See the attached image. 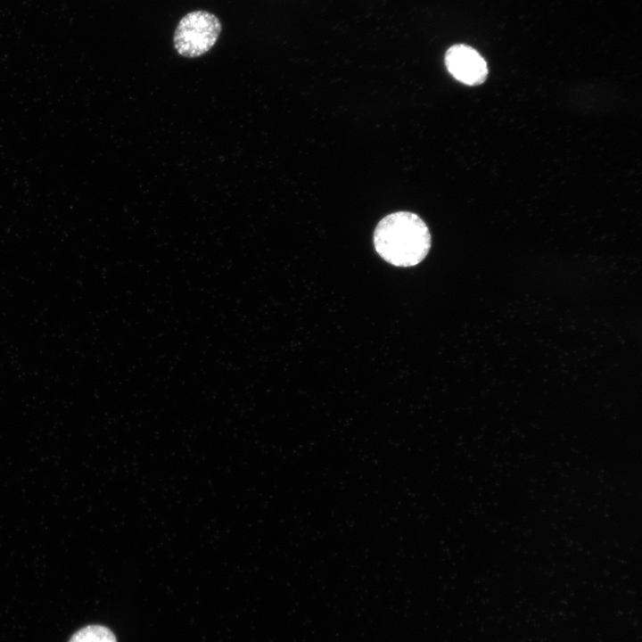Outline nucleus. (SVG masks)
<instances>
[{
  "label": "nucleus",
  "mask_w": 642,
  "mask_h": 642,
  "mask_svg": "<svg viewBox=\"0 0 642 642\" xmlns=\"http://www.w3.org/2000/svg\"><path fill=\"white\" fill-rule=\"evenodd\" d=\"M373 240L382 259L402 268L419 264L431 248L428 226L419 216L409 211H397L382 218Z\"/></svg>",
  "instance_id": "f257e3e1"
},
{
  "label": "nucleus",
  "mask_w": 642,
  "mask_h": 642,
  "mask_svg": "<svg viewBox=\"0 0 642 642\" xmlns=\"http://www.w3.org/2000/svg\"><path fill=\"white\" fill-rule=\"evenodd\" d=\"M221 22L213 13L196 10L184 15L173 36L177 53L185 58H195L209 52L221 33Z\"/></svg>",
  "instance_id": "f03ea898"
},
{
  "label": "nucleus",
  "mask_w": 642,
  "mask_h": 642,
  "mask_svg": "<svg viewBox=\"0 0 642 642\" xmlns=\"http://www.w3.org/2000/svg\"><path fill=\"white\" fill-rule=\"evenodd\" d=\"M445 65L457 80L469 86L483 83L488 75L484 59L476 50L465 45L450 46L445 54Z\"/></svg>",
  "instance_id": "7ed1b4c3"
},
{
  "label": "nucleus",
  "mask_w": 642,
  "mask_h": 642,
  "mask_svg": "<svg viewBox=\"0 0 642 642\" xmlns=\"http://www.w3.org/2000/svg\"><path fill=\"white\" fill-rule=\"evenodd\" d=\"M69 642H117V639L110 629L89 625L77 631Z\"/></svg>",
  "instance_id": "20e7f679"
}]
</instances>
